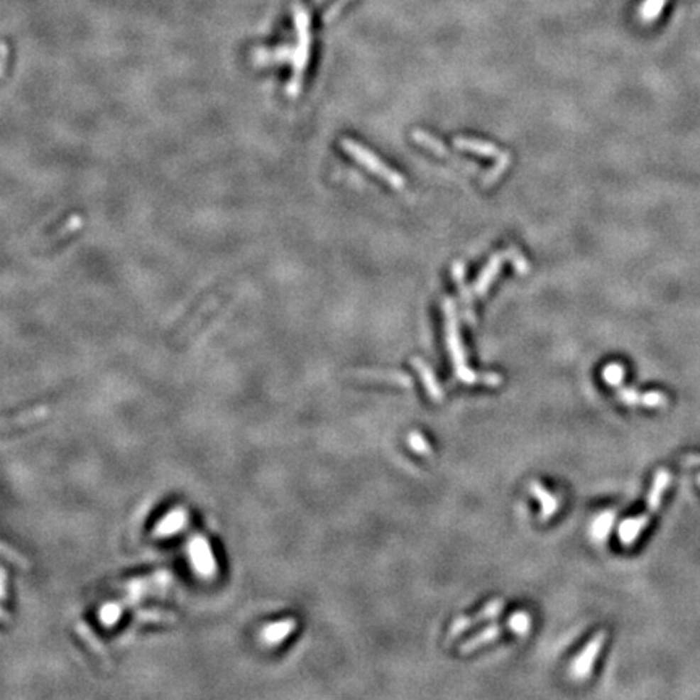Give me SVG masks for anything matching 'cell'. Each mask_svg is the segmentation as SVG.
<instances>
[{
  "instance_id": "cell-16",
  "label": "cell",
  "mask_w": 700,
  "mask_h": 700,
  "mask_svg": "<svg viewBox=\"0 0 700 700\" xmlns=\"http://www.w3.org/2000/svg\"><path fill=\"white\" fill-rule=\"evenodd\" d=\"M190 554L193 558V564L198 567L199 572L208 574L214 569V559H212L208 543H206L203 538H197V540L192 542Z\"/></svg>"
},
{
  "instance_id": "cell-22",
  "label": "cell",
  "mask_w": 700,
  "mask_h": 700,
  "mask_svg": "<svg viewBox=\"0 0 700 700\" xmlns=\"http://www.w3.org/2000/svg\"><path fill=\"white\" fill-rule=\"evenodd\" d=\"M407 444H409L412 451L417 452V454H420V456H432L433 454V449L427 441V438H425V436L418 432H410L409 434H407Z\"/></svg>"
},
{
  "instance_id": "cell-26",
  "label": "cell",
  "mask_w": 700,
  "mask_h": 700,
  "mask_svg": "<svg viewBox=\"0 0 700 700\" xmlns=\"http://www.w3.org/2000/svg\"><path fill=\"white\" fill-rule=\"evenodd\" d=\"M2 556H4V559L10 561L11 564H13L15 567H18V569H21V571L30 569V562L26 561L25 556L18 554L15 552V549H10V547L5 542L2 543Z\"/></svg>"
},
{
  "instance_id": "cell-8",
  "label": "cell",
  "mask_w": 700,
  "mask_h": 700,
  "mask_svg": "<svg viewBox=\"0 0 700 700\" xmlns=\"http://www.w3.org/2000/svg\"><path fill=\"white\" fill-rule=\"evenodd\" d=\"M48 417H49L48 407H44V405L33 407V409L21 412V414L11 417V418H4L2 432L7 434L10 432H16V430L30 428V427H34V425L44 422Z\"/></svg>"
},
{
  "instance_id": "cell-7",
  "label": "cell",
  "mask_w": 700,
  "mask_h": 700,
  "mask_svg": "<svg viewBox=\"0 0 700 700\" xmlns=\"http://www.w3.org/2000/svg\"><path fill=\"white\" fill-rule=\"evenodd\" d=\"M616 398L626 405H642V407H648V409H660V407H665L668 404L667 394L660 391L640 394L633 388H621V386L616 388Z\"/></svg>"
},
{
  "instance_id": "cell-5",
  "label": "cell",
  "mask_w": 700,
  "mask_h": 700,
  "mask_svg": "<svg viewBox=\"0 0 700 700\" xmlns=\"http://www.w3.org/2000/svg\"><path fill=\"white\" fill-rule=\"evenodd\" d=\"M503 608H504V600L496 598V600L488 601V603L481 608V610L475 616H459L457 619L452 621L449 630H447L446 642H451V640L457 639V637L461 635L462 633H466L467 629L477 626V624H480V623L491 621V619H495L499 613L503 611Z\"/></svg>"
},
{
  "instance_id": "cell-25",
  "label": "cell",
  "mask_w": 700,
  "mask_h": 700,
  "mask_svg": "<svg viewBox=\"0 0 700 700\" xmlns=\"http://www.w3.org/2000/svg\"><path fill=\"white\" fill-rule=\"evenodd\" d=\"M183 522H185V519H183V513H180V510H174L169 518H165L163 522H160L159 527H158V532L159 533H174L179 527L183 525Z\"/></svg>"
},
{
  "instance_id": "cell-12",
  "label": "cell",
  "mask_w": 700,
  "mask_h": 700,
  "mask_svg": "<svg viewBox=\"0 0 700 700\" xmlns=\"http://www.w3.org/2000/svg\"><path fill=\"white\" fill-rule=\"evenodd\" d=\"M530 493L540 503V520L547 522L559 510V499L549 491L547 486H543L538 480H533L530 483Z\"/></svg>"
},
{
  "instance_id": "cell-23",
  "label": "cell",
  "mask_w": 700,
  "mask_h": 700,
  "mask_svg": "<svg viewBox=\"0 0 700 700\" xmlns=\"http://www.w3.org/2000/svg\"><path fill=\"white\" fill-rule=\"evenodd\" d=\"M509 164H510V156H509V153H501L499 154V158H496V164H495V168H491V170L488 172V174L485 175V185H490V183L495 182L496 179H499L504 172H506V169L509 168Z\"/></svg>"
},
{
  "instance_id": "cell-18",
  "label": "cell",
  "mask_w": 700,
  "mask_h": 700,
  "mask_svg": "<svg viewBox=\"0 0 700 700\" xmlns=\"http://www.w3.org/2000/svg\"><path fill=\"white\" fill-rule=\"evenodd\" d=\"M601 378L608 384V386L619 388L626 378V368L624 365L619 363V361H613V363H608L603 371H601Z\"/></svg>"
},
{
  "instance_id": "cell-28",
  "label": "cell",
  "mask_w": 700,
  "mask_h": 700,
  "mask_svg": "<svg viewBox=\"0 0 700 700\" xmlns=\"http://www.w3.org/2000/svg\"><path fill=\"white\" fill-rule=\"evenodd\" d=\"M686 462L687 464H700V457L699 456H691V457L686 459Z\"/></svg>"
},
{
  "instance_id": "cell-27",
  "label": "cell",
  "mask_w": 700,
  "mask_h": 700,
  "mask_svg": "<svg viewBox=\"0 0 700 700\" xmlns=\"http://www.w3.org/2000/svg\"><path fill=\"white\" fill-rule=\"evenodd\" d=\"M506 256L508 261L513 263V266L515 271H518V274H527V271H529V263H527L524 255H522L519 250L509 248L506 250Z\"/></svg>"
},
{
  "instance_id": "cell-20",
  "label": "cell",
  "mask_w": 700,
  "mask_h": 700,
  "mask_svg": "<svg viewBox=\"0 0 700 700\" xmlns=\"http://www.w3.org/2000/svg\"><path fill=\"white\" fill-rule=\"evenodd\" d=\"M615 524V513H603L592 524V537L595 540H605Z\"/></svg>"
},
{
  "instance_id": "cell-15",
  "label": "cell",
  "mask_w": 700,
  "mask_h": 700,
  "mask_svg": "<svg viewBox=\"0 0 700 700\" xmlns=\"http://www.w3.org/2000/svg\"><path fill=\"white\" fill-rule=\"evenodd\" d=\"M454 146L457 149H462V151H469L474 154H478V156L483 158H499V154L503 151L496 145H493L490 141L477 140V138H466V136H459L454 141Z\"/></svg>"
},
{
  "instance_id": "cell-10",
  "label": "cell",
  "mask_w": 700,
  "mask_h": 700,
  "mask_svg": "<svg viewBox=\"0 0 700 700\" xmlns=\"http://www.w3.org/2000/svg\"><path fill=\"white\" fill-rule=\"evenodd\" d=\"M504 261H508L506 251H501V253H496L495 256L490 258L488 263H486V265H485V268L481 269L480 276L474 283L472 289H474V294L475 295L483 297L486 294V292H488V289H490L491 284H493V280H495L498 278L499 271H501Z\"/></svg>"
},
{
  "instance_id": "cell-19",
  "label": "cell",
  "mask_w": 700,
  "mask_h": 700,
  "mask_svg": "<svg viewBox=\"0 0 700 700\" xmlns=\"http://www.w3.org/2000/svg\"><path fill=\"white\" fill-rule=\"evenodd\" d=\"M532 628V618L527 611H515L508 619V629L515 635H525Z\"/></svg>"
},
{
  "instance_id": "cell-9",
  "label": "cell",
  "mask_w": 700,
  "mask_h": 700,
  "mask_svg": "<svg viewBox=\"0 0 700 700\" xmlns=\"http://www.w3.org/2000/svg\"><path fill=\"white\" fill-rule=\"evenodd\" d=\"M350 376L363 381H381L404 388L412 386V378L409 375L394 370H354L350 371Z\"/></svg>"
},
{
  "instance_id": "cell-29",
  "label": "cell",
  "mask_w": 700,
  "mask_h": 700,
  "mask_svg": "<svg viewBox=\"0 0 700 700\" xmlns=\"http://www.w3.org/2000/svg\"><path fill=\"white\" fill-rule=\"evenodd\" d=\"M699 483H700V477H699Z\"/></svg>"
},
{
  "instance_id": "cell-3",
  "label": "cell",
  "mask_w": 700,
  "mask_h": 700,
  "mask_svg": "<svg viewBox=\"0 0 700 700\" xmlns=\"http://www.w3.org/2000/svg\"><path fill=\"white\" fill-rule=\"evenodd\" d=\"M341 148L346 151L350 158L357 160L360 165L380 177L381 180H384L388 185H391L395 190H403L405 187V179L399 172H395L394 169L389 168L383 163V160L376 156L375 153L370 151L368 148H365L363 145H360L359 141L350 140V138H342L341 140Z\"/></svg>"
},
{
  "instance_id": "cell-2",
  "label": "cell",
  "mask_w": 700,
  "mask_h": 700,
  "mask_svg": "<svg viewBox=\"0 0 700 700\" xmlns=\"http://www.w3.org/2000/svg\"><path fill=\"white\" fill-rule=\"evenodd\" d=\"M669 480H671L669 472H667V470H658L655 480H653L650 493H648L645 513L637 515V518H629L621 522V525H619L618 529V537L623 547H630V545L640 537V533L644 532L645 527L650 524L652 515L657 513L660 506H662V499L665 491L668 488Z\"/></svg>"
},
{
  "instance_id": "cell-21",
  "label": "cell",
  "mask_w": 700,
  "mask_h": 700,
  "mask_svg": "<svg viewBox=\"0 0 700 700\" xmlns=\"http://www.w3.org/2000/svg\"><path fill=\"white\" fill-rule=\"evenodd\" d=\"M294 628L295 624L292 619H289V621H279L278 624H273V626H268L265 629V637L268 642H279L283 640L284 637L289 635V633Z\"/></svg>"
},
{
  "instance_id": "cell-24",
  "label": "cell",
  "mask_w": 700,
  "mask_h": 700,
  "mask_svg": "<svg viewBox=\"0 0 700 700\" xmlns=\"http://www.w3.org/2000/svg\"><path fill=\"white\" fill-rule=\"evenodd\" d=\"M668 0H645L644 5L640 7V16L644 21H652L662 13Z\"/></svg>"
},
{
  "instance_id": "cell-17",
  "label": "cell",
  "mask_w": 700,
  "mask_h": 700,
  "mask_svg": "<svg viewBox=\"0 0 700 700\" xmlns=\"http://www.w3.org/2000/svg\"><path fill=\"white\" fill-rule=\"evenodd\" d=\"M452 278H454L459 284V290H461V295H462L464 308H466V318L469 315V319L474 321L472 298H470V292L467 290L466 283H464V263L462 261H457V263H454V265H452Z\"/></svg>"
},
{
  "instance_id": "cell-11",
  "label": "cell",
  "mask_w": 700,
  "mask_h": 700,
  "mask_svg": "<svg viewBox=\"0 0 700 700\" xmlns=\"http://www.w3.org/2000/svg\"><path fill=\"white\" fill-rule=\"evenodd\" d=\"M410 361L412 366H414V368L418 371V375H420V380L423 383L425 389H427V394L434 400V403H441V400L444 399V391L443 388H441V384L438 383V378H436L432 366H430L423 359L418 357L412 359Z\"/></svg>"
},
{
  "instance_id": "cell-14",
  "label": "cell",
  "mask_w": 700,
  "mask_h": 700,
  "mask_svg": "<svg viewBox=\"0 0 700 700\" xmlns=\"http://www.w3.org/2000/svg\"><path fill=\"white\" fill-rule=\"evenodd\" d=\"M506 628H508V623H506V626H498V624H491V626L485 628L483 630H480L478 634L472 635L469 640L464 642V644L459 647V652H461L462 655H466V653H472L475 650H478L480 647H483L486 644H491L493 640H496V639H499V637H501L503 629H506Z\"/></svg>"
},
{
  "instance_id": "cell-4",
  "label": "cell",
  "mask_w": 700,
  "mask_h": 700,
  "mask_svg": "<svg viewBox=\"0 0 700 700\" xmlns=\"http://www.w3.org/2000/svg\"><path fill=\"white\" fill-rule=\"evenodd\" d=\"M605 640H606V630H598V633L587 642V645L582 648V652L576 657L571 667V674L574 679L584 681L589 678L594 669L595 660L600 655L601 648L605 645Z\"/></svg>"
},
{
  "instance_id": "cell-13",
  "label": "cell",
  "mask_w": 700,
  "mask_h": 700,
  "mask_svg": "<svg viewBox=\"0 0 700 700\" xmlns=\"http://www.w3.org/2000/svg\"><path fill=\"white\" fill-rule=\"evenodd\" d=\"M412 138H414L418 145L423 146V148H427L428 151H432L433 154H436V156H439V158H446V159H449L452 160V163H456V164H461L462 168H470V169H474L475 170V165L474 164H469V163H464V160L461 159H456V158H452L449 151H447L446 146L441 143L438 138H434L433 135H430L427 133V131H423V130H414L412 131Z\"/></svg>"
},
{
  "instance_id": "cell-1",
  "label": "cell",
  "mask_w": 700,
  "mask_h": 700,
  "mask_svg": "<svg viewBox=\"0 0 700 700\" xmlns=\"http://www.w3.org/2000/svg\"><path fill=\"white\" fill-rule=\"evenodd\" d=\"M444 332H446V346L449 350L452 368L459 381L466 384H485V386H499L501 376L496 373H477L467 365L466 350L462 346L461 332H459V323L456 315V303L451 298L444 300Z\"/></svg>"
},
{
  "instance_id": "cell-6",
  "label": "cell",
  "mask_w": 700,
  "mask_h": 700,
  "mask_svg": "<svg viewBox=\"0 0 700 700\" xmlns=\"http://www.w3.org/2000/svg\"><path fill=\"white\" fill-rule=\"evenodd\" d=\"M75 635L80 640V644L83 645L86 652L89 653L91 657L94 658V662L99 665L101 668L111 669V658H109V653L106 650V647L102 645V642L97 639V635L91 630V628L86 623H77L73 626Z\"/></svg>"
}]
</instances>
